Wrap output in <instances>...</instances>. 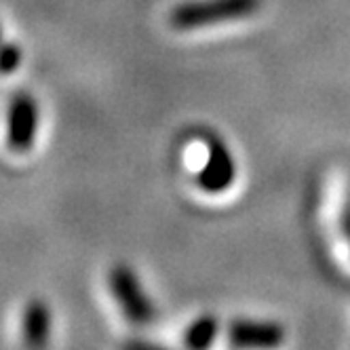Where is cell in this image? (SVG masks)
<instances>
[{"instance_id": "8", "label": "cell", "mask_w": 350, "mask_h": 350, "mask_svg": "<svg viewBox=\"0 0 350 350\" xmlns=\"http://www.w3.org/2000/svg\"><path fill=\"white\" fill-rule=\"evenodd\" d=\"M21 64V49L15 42H0V74H11Z\"/></svg>"}, {"instance_id": "3", "label": "cell", "mask_w": 350, "mask_h": 350, "mask_svg": "<svg viewBox=\"0 0 350 350\" xmlns=\"http://www.w3.org/2000/svg\"><path fill=\"white\" fill-rule=\"evenodd\" d=\"M36 131H38V104L30 93L19 91L13 95L7 114L9 148L17 154H26L34 146Z\"/></svg>"}, {"instance_id": "6", "label": "cell", "mask_w": 350, "mask_h": 350, "mask_svg": "<svg viewBox=\"0 0 350 350\" xmlns=\"http://www.w3.org/2000/svg\"><path fill=\"white\" fill-rule=\"evenodd\" d=\"M51 308L42 299H32L26 306V312H23V342L28 346H44L49 342V336H51Z\"/></svg>"}, {"instance_id": "7", "label": "cell", "mask_w": 350, "mask_h": 350, "mask_svg": "<svg viewBox=\"0 0 350 350\" xmlns=\"http://www.w3.org/2000/svg\"><path fill=\"white\" fill-rule=\"evenodd\" d=\"M215 336H217V319L211 314H205L190 325L184 342L190 348H205L215 340Z\"/></svg>"}, {"instance_id": "5", "label": "cell", "mask_w": 350, "mask_h": 350, "mask_svg": "<svg viewBox=\"0 0 350 350\" xmlns=\"http://www.w3.org/2000/svg\"><path fill=\"white\" fill-rule=\"evenodd\" d=\"M228 338L237 346H274L283 340V332L274 323L234 321L228 327Z\"/></svg>"}, {"instance_id": "1", "label": "cell", "mask_w": 350, "mask_h": 350, "mask_svg": "<svg viewBox=\"0 0 350 350\" xmlns=\"http://www.w3.org/2000/svg\"><path fill=\"white\" fill-rule=\"evenodd\" d=\"M258 7L260 0H190V3L175 7L169 21L178 30H196L213 26V23L249 17L258 11Z\"/></svg>"}, {"instance_id": "4", "label": "cell", "mask_w": 350, "mask_h": 350, "mask_svg": "<svg viewBox=\"0 0 350 350\" xmlns=\"http://www.w3.org/2000/svg\"><path fill=\"white\" fill-rule=\"evenodd\" d=\"M234 178L237 165L230 150L219 137H211L207 142V161L196 175V184L205 192H221L234 182Z\"/></svg>"}, {"instance_id": "2", "label": "cell", "mask_w": 350, "mask_h": 350, "mask_svg": "<svg viewBox=\"0 0 350 350\" xmlns=\"http://www.w3.org/2000/svg\"><path fill=\"white\" fill-rule=\"evenodd\" d=\"M108 285H110V291L118 302V306L122 308L124 317H127L131 323L148 325L154 321V317H157L154 304H152V299L146 295L135 270H131L124 264L114 266L110 270Z\"/></svg>"}, {"instance_id": "9", "label": "cell", "mask_w": 350, "mask_h": 350, "mask_svg": "<svg viewBox=\"0 0 350 350\" xmlns=\"http://www.w3.org/2000/svg\"><path fill=\"white\" fill-rule=\"evenodd\" d=\"M0 40H3V28H0Z\"/></svg>"}]
</instances>
